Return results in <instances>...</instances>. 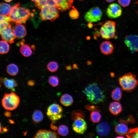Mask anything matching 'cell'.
Returning a JSON list of instances; mask_svg holds the SVG:
<instances>
[{
  "label": "cell",
  "mask_w": 138,
  "mask_h": 138,
  "mask_svg": "<svg viewBox=\"0 0 138 138\" xmlns=\"http://www.w3.org/2000/svg\"><path fill=\"white\" fill-rule=\"evenodd\" d=\"M87 100L95 105L103 102L105 97L103 91L98 84L94 83L88 85L83 91Z\"/></svg>",
  "instance_id": "cell-1"
},
{
  "label": "cell",
  "mask_w": 138,
  "mask_h": 138,
  "mask_svg": "<svg viewBox=\"0 0 138 138\" xmlns=\"http://www.w3.org/2000/svg\"><path fill=\"white\" fill-rule=\"evenodd\" d=\"M20 4L18 3L12 7L9 15L12 22L16 24L25 23L31 15L29 9L20 7Z\"/></svg>",
  "instance_id": "cell-2"
},
{
  "label": "cell",
  "mask_w": 138,
  "mask_h": 138,
  "mask_svg": "<svg viewBox=\"0 0 138 138\" xmlns=\"http://www.w3.org/2000/svg\"><path fill=\"white\" fill-rule=\"evenodd\" d=\"M136 77L135 75L128 72L119 77V84L122 89L128 92L134 90L138 85V82Z\"/></svg>",
  "instance_id": "cell-3"
},
{
  "label": "cell",
  "mask_w": 138,
  "mask_h": 138,
  "mask_svg": "<svg viewBox=\"0 0 138 138\" xmlns=\"http://www.w3.org/2000/svg\"><path fill=\"white\" fill-rule=\"evenodd\" d=\"M20 102L19 97L12 91L10 93H5L2 100L4 108L7 110H13L18 106Z\"/></svg>",
  "instance_id": "cell-4"
},
{
  "label": "cell",
  "mask_w": 138,
  "mask_h": 138,
  "mask_svg": "<svg viewBox=\"0 0 138 138\" xmlns=\"http://www.w3.org/2000/svg\"><path fill=\"white\" fill-rule=\"evenodd\" d=\"M116 23L111 20L106 21L101 27L100 32L103 39L109 40L116 36Z\"/></svg>",
  "instance_id": "cell-5"
},
{
  "label": "cell",
  "mask_w": 138,
  "mask_h": 138,
  "mask_svg": "<svg viewBox=\"0 0 138 138\" xmlns=\"http://www.w3.org/2000/svg\"><path fill=\"white\" fill-rule=\"evenodd\" d=\"M41 9L40 15L42 20L53 21L59 16V10L55 7L47 5Z\"/></svg>",
  "instance_id": "cell-6"
},
{
  "label": "cell",
  "mask_w": 138,
  "mask_h": 138,
  "mask_svg": "<svg viewBox=\"0 0 138 138\" xmlns=\"http://www.w3.org/2000/svg\"><path fill=\"white\" fill-rule=\"evenodd\" d=\"M63 112V109L61 106L57 104L54 103L48 108L47 114L51 120L54 121L62 117Z\"/></svg>",
  "instance_id": "cell-7"
},
{
  "label": "cell",
  "mask_w": 138,
  "mask_h": 138,
  "mask_svg": "<svg viewBox=\"0 0 138 138\" xmlns=\"http://www.w3.org/2000/svg\"><path fill=\"white\" fill-rule=\"evenodd\" d=\"M102 15V12L99 8L94 7L86 13L84 15V19L86 21L89 23L96 22L100 20Z\"/></svg>",
  "instance_id": "cell-8"
},
{
  "label": "cell",
  "mask_w": 138,
  "mask_h": 138,
  "mask_svg": "<svg viewBox=\"0 0 138 138\" xmlns=\"http://www.w3.org/2000/svg\"><path fill=\"white\" fill-rule=\"evenodd\" d=\"M124 41L132 53H133L138 51V36L135 34L126 36Z\"/></svg>",
  "instance_id": "cell-9"
},
{
  "label": "cell",
  "mask_w": 138,
  "mask_h": 138,
  "mask_svg": "<svg viewBox=\"0 0 138 138\" xmlns=\"http://www.w3.org/2000/svg\"><path fill=\"white\" fill-rule=\"evenodd\" d=\"M122 13V10L121 6L119 4L115 3L110 4L106 11L107 16L111 19L119 17L121 15Z\"/></svg>",
  "instance_id": "cell-10"
},
{
  "label": "cell",
  "mask_w": 138,
  "mask_h": 138,
  "mask_svg": "<svg viewBox=\"0 0 138 138\" xmlns=\"http://www.w3.org/2000/svg\"><path fill=\"white\" fill-rule=\"evenodd\" d=\"M0 34L3 40L12 44L15 41L16 37L13 32L12 25L0 29Z\"/></svg>",
  "instance_id": "cell-11"
},
{
  "label": "cell",
  "mask_w": 138,
  "mask_h": 138,
  "mask_svg": "<svg viewBox=\"0 0 138 138\" xmlns=\"http://www.w3.org/2000/svg\"><path fill=\"white\" fill-rule=\"evenodd\" d=\"M72 129L76 133L83 134L87 128L86 122L84 119L80 118L74 120L72 124Z\"/></svg>",
  "instance_id": "cell-12"
},
{
  "label": "cell",
  "mask_w": 138,
  "mask_h": 138,
  "mask_svg": "<svg viewBox=\"0 0 138 138\" xmlns=\"http://www.w3.org/2000/svg\"><path fill=\"white\" fill-rule=\"evenodd\" d=\"M110 127L109 124L107 122L102 121L97 125L96 131L99 135L104 136L107 135L109 133Z\"/></svg>",
  "instance_id": "cell-13"
},
{
  "label": "cell",
  "mask_w": 138,
  "mask_h": 138,
  "mask_svg": "<svg viewBox=\"0 0 138 138\" xmlns=\"http://www.w3.org/2000/svg\"><path fill=\"white\" fill-rule=\"evenodd\" d=\"M12 28L14 34L17 39L23 38L26 35V29L24 26L21 24H16Z\"/></svg>",
  "instance_id": "cell-14"
},
{
  "label": "cell",
  "mask_w": 138,
  "mask_h": 138,
  "mask_svg": "<svg viewBox=\"0 0 138 138\" xmlns=\"http://www.w3.org/2000/svg\"><path fill=\"white\" fill-rule=\"evenodd\" d=\"M57 133L54 131L45 129L38 131L33 138H59Z\"/></svg>",
  "instance_id": "cell-15"
},
{
  "label": "cell",
  "mask_w": 138,
  "mask_h": 138,
  "mask_svg": "<svg viewBox=\"0 0 138 138\" xmlns=\"http://www.w3.org/2000/svg\"><path fill=\"white\" fill-rule=\"evenodd\" d=\"M56 7L61 12L69 9L71 7L73 0H55Z\"/></svg>",
  "instance_id": "cell-16"
},
{
  "label": "cell",
  "mask_w": 138,
  "mask_h": 138,
  "mask_svg": "<svg viewBox=\"0 0 138 138\" xmlns=\"http://www.w3.org/2000/svg\"><path fill=\"white\" fill-rule=\"evenodd\" d=\"M100 49L102 53L105 55H108L113 53L114 47L110 41H106L102 42L100 44Z\"/></svg>",
  "instance_id": "cell-17"
},
{
  "label": "cell",
  "mask_w": 138,
  "mask_h": 138,
  "mask_svg": "<svg viewBox=\"0 0 138 138\" xmlns=\"http://www.w3.org/2000/svg\"><path fill=\"white\" fill-rule=\"evenodd\" d=\"M0 79L1 82L3 84L6 88L13 91H15L14 88L17 86L18 84L14 79L6 77L1 78Z\"/></svg>",
  "instance_id": "cell-18"
},
{
  "label": "cell",
  "mask_w": 138,
  "mask_h": 138,
  "mask_svg": "<svg viewBox=\"0 0 138 138\" xmlns=\"http://www.w3.org/2000/svg\"><path fill=\"white\" fill-rule=\"evenodd\" d=\"M109 109L111 114L114 115H117L121 112L122 108L121 104L119 102L114 101L110 104Z\"/></svg>",
  "instance_id": "cell-19"
},
{
  "label": "cell",
  "mask_w": 138,
  "mask_h": 138,
  "mask_svg": "<svg viewBox=\"0 0 138 138\" xmlns=\"http://www.w3.org/2000/svg\"><path fill=\"white\" fill-rule=\"evenodd\" d=\"M129 130L127 125L123 123L117 124L115 128V131L118 135L122 136L126 135Z\"/></svg>",
  "instance_id": "cell-20"
},
{
  "label": "cell",
  "mask_w": 138,
  "mask_h": 138,
  "mask_svg": "<svg viewBox=\"0 0 138 138\" xmlns=\"http://www.w3.org/2000/svg\"><path fill=\"white\" fill-rule=\"evenodd\" d=\"M73 101L72 97L70 95L65 94L63 95L60 99V102L64 106L67 107L71 105Z\"/></svg>",
  "instance_id": "cell-21"
},
{
  "label": "cell",
  "mask_w": 138,
  "mask_h": 138,
  "mask_svg": "<svg viewBox=\"0 0 138 138\" xmlns=\"http://www.w3.org/2000/svg\"><path fill=\"white\" fill-rule=\"evenodd\" d=\"M32 48L29 44H24L21 46L20 51L24 56L28 57L31 56L32 53Z\"/></svg>",
  "instance_id": "cell-22"
},
{
  "label": "cell",
  "mask_w": 138,
  "mask_h": 138,
  "mask_svg": "<svg viewBox=\"0 0 138 138\" xmlns=\"http://www.w3.org/2000/svg\"><path fill=\"white\" fill-rule=\"evenodd\" d=\"M0 7L1 15L9 16L12 9L9 4L6 3H2L0 4Z\"/></svg>",
  "instance_id": "cell-23"
},
{
  "label": "cell",
  "mask_w": 138,
  "mask_h": 138,
  "mask_svg": "<svg viewBox=\"0 0 138 138\" xmlns=\"http://www.w3.org/2000/svg\"><path fill=\"white\" fill-rule=\"evenodd\" d=\"M6 71L11 76H15L16 75L19 71L18 66L14 63H11L8 65L6 68Z\"/></svg>",
  "instance_id": "cell-24"
},
{
  "label": "cell",
  "mask_w": 138,
  "mask_h": 138,
  "mask_svg": "<svg viewBox=\"0 0 138 138\" xmlns=\"http://www.w3.org/2000/svg\"><path fill=\"white\" fill-rule=\"evenodd\" d=\"M122 93L120 88L117 87L111 92V97L112 99L116 101H119L121 99Z\"/></svg>",
  "instance_id": "cell-25"
},
{
  "label": "cell",
  "mask_w": 138,
  "mask_h": 138,
  "mask_svg": "<svg viewBox=\"0 0 138 138\" xmlns=\"http://www.w3.org/2000/svg\"><path fill=\"white\" fill-rule=\"evenodd\" d=\"M43 117L42 113L40 111L38 110L34 111L32 116L33 121L36 123L41 122L43 119Z\"/></svg>",
  "instance_id": "cell-26"
},
{
  "label": "cell",
  "mask_w": 138,
  "mask_h": 138,
  "mask_svg": "<svg viewBox=\"0 0 138 138\" xmlns=\"http://www.w3.org/2000/svg\"><path fill=\"white\" fill-rule=\"evenodd\" d=\"M10 46L8 42L4 40L0 42V53L1 54H6L8 52Z\"/></svg>",
  "instance_id": "cell-27"
},
{
  "label": "cell",
  "mask_w": 138,
  "mask_h": 138,
  "mask_svg": "<svg viewBox=\"0 0 138 138\" xmlns=\"http://www.w3.org/2000/svg\"><path fill=\"white\" fill-rule=\"evenodd\" d=\"M71 118L73 120L82 118H85V115L84 112L82 111L76 110L73 111L71 114Z\"/></svg>",
  "instance_id": "cell-28"
},
{
  "label": "cell",
  "mask_w": 138,
  "mask_h": 138,
  "mask_svg": "<svg viewBox=\"0 0 138 138\" xmlns=\"http://www.w3.org/2000/svg\"><path fill=\"white\" fill-rule=\"evenodd\" d=\"M100 112L93 111L90 114V120L93 123L98 122L101 118V116Z\"/></svg>",
  "instance_id": "cell-29"
},
{
  "label": "cell",
  "mask_w": 138,
  "mask_h": 138,
  "mask_svg": "<svg viewBox=\"0 0 138 138\" xmlns=\"http://www.w3.org/2000/svg\"><path fill=\"white\" fill-rule=\"evenodd\" d=\"M58 133L59 135L62 136H67L69 133L68 127L65 125H60L58 129Z\"/></svg>",
  "instance_id": "cell-30"
},
{
  "label": "cell",
  "mask_w": 138,
  "mask_h": 138,
  "mask_svg": "<svg viewBox=\"0 0 138 138\" xmlns=\"http://www.w3.org/2000/svg\"><path fill=\"white\" fill-rule=\"evenodd\" d=\"M59 64L56 62L51 61L49 62L47 65V68L48 70L52 72H56L58 69Z\"/></svg>",
  "instance_id": "cell-31"
},
{
  "label": "cell",
  "mask_w": 138,
  "mask_h": 138,
  "mask_svg": "<svg viewBox=\"0 0 138 138\" xmlns=\"http://www.w3.org/2000/svg\"><path fill=\"white\" fill-rule=\"evenodd\" d=\"M126 136L129 138H138V127L130 129Z\"/></svg>",
  "instance_id": "cell-32"
},
{
  "label": "cell",
  "mask_w": 138,
  "mask_h": 138,
  "mask_svg": "<svg viewBox=\"0 0 138 138\" xmlns=\"http://www.w3.org/2000/svg\"><path fill=\"white\" fill-rule=\"evenodd\" d=\"M48 81L49 84L53 87H56L59 85V80L56 76H50L49 78Z\"/></svg>",
  "instance_id": "cell-33"
},
{
  "label": "cell",
  "mask_w": 138,
  "mask_h": 138,
  "mask_svg": "<svg viewBox=\"0 0 138 138\" xmlns=\"http://www.w3.org/2000/svg\"><path fill=\"white\" fill-rule=\"evenodd\" d=\"M69 15L70 17L73 19H78L79 15L78 11L74 6L72 7V9L70 10Z\"/></svg>",
  "instance_id": "cell-34"
},
{
  "label": "cell",
  "mask_w": 138,
  "mask_h": 138,
  "mask_svg": "<svg viewBox=\"0 0 138 138\" xmlns=\"http://www.w3.org/2000/svg\"><path fill=\"white\" fill-rule=\"evenodd\" d=\"M84 108L87 110L91 111H97L99 112L101 111L98 106L94 105L87 104L85 106Z\"/></svg>",
  "instance_id": "cell-35"
},
{
  "label": "cell",
  "mask_w": 138,
  "mask_h": 138,
  "mask_svg": "<svg viewBox=\"0 0 138 138\" xmlns=\"http://www.w3.org/2000/svg\"><path fill=\"white\" fill-rule=\"evenodd\" d=\"M48 5V0H39L35 3V5L39 9H41L44 6Z\"/></svg>",
  "instance_id": "cell-36"
},
{
  "label": "cell",
  "mask_w": 138,
  "mask_h": 138,
  "mask_svg": "<svg viewBox=\"0 0 138 138\" xmlns=\"http://www.w3.org/2000/svg\"><path fill=\"white\" fill-rule=\"evenodd\" d=\"M118 2L120 5L123 7H126L130 5L131 0H118Z\"/></svg>",
  "instance_id": "cell-37"
},
{
  "label": "cell",
  "mask_w": 138,
  "mask_h": 138,
  "mask_svg": "<svg viewBox=\"0 0 138 138\" xmlns=\"http://www.w3.org/2000/svg\"><path fill=\"white\" fill-rule=\"evenodd\" d=\"M0 22H12V21L9 16L0 15Z\"/></svg>",
  "instance_id": "cell-38"
},
{
  "label": "cell",
  "mask_w": 138,
  "mask_h": 138,
  "mask_svg": "<svg viewBox=\"0 0 138 138\" xmlns=\"http://www.w3.org/2000/svg\"><path fill=\"white\" fill-rule=\"evenodd\" d=\"M11 25L10 22H0V29Z\"/></svg>",
  "instance_id": "cell-39"
},
{
  "label": "cell",
  "mask_w": 138,
  "mask_h": 138,
  "mask_svg": "<svg viewBox=\"0 0 138 138\" xmlns=\"http://www.w3.org/2000/svg\"><path fill=\"white\" fill-rule=\"evenodd\" d=\"M35 84L34 81L32 80H29L27 82V84L30 86H32Z\"/></svg>",
  "instance_id": "cell-40"
},
{
  "label": "cell",
  "mask_w": 138,
  "mask_h": 138,
  "mask_svg": "<svg viewBox=\"0 0 138 138\" xmlns=\"http://www.w3.org/2000/svg\"><path fill=\"white\" fill-rule=\"evenodd\" d=\"M4 114L7 118H10L12 117L11 112L9 111H5L4 113Z\"/></svg>",
  "instance_id": "cell-41"
},
{
  "label": "cell",
  "mask_w": 138,
  "mask_h": 138,
  "mask_svg": "<svg viewBox=\"0 0 138 138\" xmlns=\"http://www.w3.org/2000/svg\"><path fill=\"white\" fill-rule=\"evenodd\" d=\"M53 124V121L51 124V128L52 129L56 130L57 129V128L56 126L54 125Z\"/></svg>",
  "instance_id": "cell-42"
},
{
  "label": "cell",
  "mask_w": 138,
  "mask_h": 138,
  "mask_svg": "<svg viewBox=\"0 0 138 138\" xmlns=\"http://www.w3.org/2000/svg\"><path fill=\"white\" fill-rule=\"evenodd\" d=\"M24 40H23L22 41L17 43V45L18 46H21L24 44Z\"/></svg>",
  "instance_id": "cell-43"
},
{
  "label": "cell",
  "mask_w": 138,
  "mask_h": 138,
  "mask_svg": "<svg viewBox=\"0 0 138 138\" xmlns=\"http://www.w3.org/2000/svg\"><path fill=\"white\" fill-rule=\"evenodd\" d=\"M66 69L68 70H70L72 69V67L70 65H68L66 67Z\"/></svg>",
  "instance_id": "cell-44"
},
{
  "label": "cell",
  "mask_w": 138,
  "mask_h": 138,
  "mask_svg": "<svg viewBox=\"0 0 138 138\" xmlns=\"http://www.w3.org/2000/svg\"><path fill=\"white\" fill-rule=\"evenodd\" d=\"M2 131L4 132H6L8 131V129L6 127L3 128Z\"/></svg>",
  "instance_id": "cell-45"
},
{
  "label": "cell",
  "mask_w": 138,
  "mask_h": 138,
  "mask_svg": "<svg viewBox=\"0 0 138 138\" xmlns=\"http://www.w3.org/2000/svg\"><path fill=\"white\" fill-rule=\"evenodd\" d=\"M73 68L74 69H78V67L77 65L75 64H74L73 65Z\"/></svg>",
  "instance_id": "cell-46"
},
{
  "label": "cell",
  "mask_w": 138,
  "mask_h": 138,
  "mask_svg": "<svg viewBox=\"0 0 138 138\" xmlns=\"http://www.w3.org/2000/svg\"><path fill=\"white\" fill-rule=\"evenodd\" d=\"M107 2L109 3H111L113 2L115 0H105Z\"/></svg>",
  "instance_id": "cell-47"
},
{
  "label": "cell",
  "mask_w": 138,
  "mask_h": 138,
  "mask_svg": "<svg viewBox=\"0 0 138 138\" xmlns=\"http://www.w3.org/2000/svg\"><path fill=\"white\" fill-rule=\"evenodd\" d=\"M9 121L10 123L11 124H14V122L12 120L9 119Z\"/></svg>",
  "instance_id": "cell-48"
},
{
  "label": "cell",
  "mask_w": 138,
  "mask_h": 138,
  "mask_svg": "<svg viewBox=\"0 0 138 138\" xmlns=\"http://www.w3.org/2000/svg\"><path fill=\"white\" fill-rule=\"evenodd\" d=\"M87 63L88 65H90L91 64V62L90 61H88L87 62Z\"/></svg>",
  "instance_id": "cell-49"
},
{
  "label": "cell",
  "mask_w": 138,
  "mask_h": 138,
  "mask_svg": "<svg viewBox=\"0 0 138 138\" xmlns=\"http://www.w3.org/2000/svg\"><path fill=\"white\" fill-rule=\"evenodd\" d=\"M135 4L137 5V6L138 7V0H137V1L135 2ZM137 13L138 14V10L137 12Z\"/></svg>",
  "instance_id": "cell-50"
},
{
  "label": "cell",
  "mask_w": 138,
  "mask_h": 138,
  "mask_svg": "<svg viewBox=\"0 0 138 138\" xmlns=\"http://www.w3.org/2000/svg\"><path fill=\"white\" fill-rule=\"evenodd\" d=\"M6 2H10L12 1L13 0H4Z\"/></svg>",
  "instance_id": "cell-51"
},
{
  "label": "cell",
  "mask_w": 138,
  "mask_h": 138,
  "mask_svg": "<svg viewBox=\"0 0 138 138\" xmlns=\"http://www.w3.org/2000/svg\"><path fill=\"white\" fill-rule=\"evenodd\" d=\"M116 138H124V137H123V136H118L117 137H116Z\"/></svg>",
  "instance_id": "cell-52"
},
{
  "label": "cell",
  "mask_w": 138,
  "mask_h": 138,
  "mask_svg": "<svg viewBox=\"0 0 138 138\" xmlns=\"http://www.w3.org/2000/svg\"><path fill=\"white\" fill-rule=\"evenodd\" d=\"M32 1L35 2H38L39 0H31Z\"/></svg>",
  "instance_id": "cell-53"
},
{
  "label": "cell",
  "mask_w": 138,
  "mask_h": 138,
  "mask_svg": "<svg viewBox=\"0 0 138 138\" xmlns=\"http://www.w3.org/2000/svg\"><path fill=\"white\" fill-rule=\"evenodd\" d=\"M78 0L81 2L83 1H84V0Z\"/></svg>",
  "instance_id": "cell-54"
}]
</instances>
